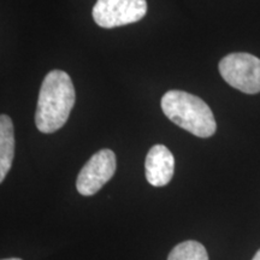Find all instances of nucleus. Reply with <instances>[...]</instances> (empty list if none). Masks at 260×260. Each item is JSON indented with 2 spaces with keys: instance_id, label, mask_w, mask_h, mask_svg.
<instances>
[{
  "instance_id": "0eeeda50",
  "label": "nucleus",
  "mask_w": 260,
  "mask_h": 260,
  "mask_svg": "<svg viewBox=\"0 0 260 260\" xmlns=\"http://www.w3.org/2000/svg\"><path fill=\"white\" fill-rule=\"evenodd\" d=\"M15 157V130L11 118L0 115V183L5 180Z\"/></svg>"
},
{
  "instance_id": "7ed1b4c3",
  "label": "nucleus",
  "mask_w": 260,
  "mask_h": 260,
  "mask_svg": "<svg viewBox=\"0 0 260 260\" xmlns=\"http://www.w3.org/2000/svg\"><path fill=\"white\" fill-rule=\"evenodd\" d=\"M224 81L246 94L260 92V59L249 53H230L219 61Z\"/></svg>"
},
{
  "instance_id": "39448f33",
  "label": "nucleus",
  "mask_w": 260,
  "mask_h": 260,
  "mask_svg": "<svg viewBox=\"0 0 260 260\" xmlns=\"http://www.w3.org/2000/svg\"><path fill=\"white\" fill-rule=\"evenodd\" d=\"M116 167V155L111 149L96 152L77 176L76 188L79 193L84 197L98 193L115 175Z\"/></svg>"
},
{
  "instance_id": "9d476101",
  "label": "nucleus",
  "mask_w": 260,
  "mask_h": 260,
  "mask_svg": "<svg viewBox=\"0 0 260 260\" xmlns=\"http://www.w3.org/2000/svg\"><path fill=\"white\" fill-rule=\"evenodd\" d=\"M2 260H22L19 258H10V259H2Z\"/></svg>"
},
{
  "instance_id": "423d86ee",
  "label": "nucleus",
  "mask_w": 260,
  "mask_h": 260,
  "mask_svg": "<svg viewBox=\"0 0 260 260\" xmlns=\"http://www.w3.org/2000/svg\"><path fill=\"white\" fill-rule=\"evenodd\" d=\"M146 178L154 187H164L175 171V158L167 146L155 145L148 151L145 161Z\"/></svg>"
},
{
  "instance_id": "f03ea898",
  "label": "nucleus",
  "mask_w": 260,
  "mask_h": 260,
  "mask_svg": "<svg viewBox=\"0 0 260 260\" xmlns=\"http://www.w3.org/2000/svg\"><path fill=\"white\" fill-rule=\"evenodd\" d=\"M165 116L180 128L198 138H210L216 133V119L203 99L183 90H169L161 98Z\"/></svg>"
},
{
  "instance_id": "1a4fd4ad",
  "label": "nucleus",
  "mask_w": 260,
  "mask_h": 260,
  "mask_svg": "<svg viewBox=\"0 0 260 260\" xmlns=\"http://www.w3.org/2000/svg\"><path fill=\"white\" fill-rule=\"evenodd\" d=\"M252 260H260V249H259L258 252L255 253V255L253 256V259H252Z\"/></svg>"
},
{
  "instance_id": "f257e3e1",
  "label": "nucleus",
  "mask_w": 260,
  "mask_h": 260,
  "mask_svg": "<svg viewBox=\"0 0 260 260\" xmlns=\"http://www.w3.org/2000/svg\"><path fill=\"white\" fill-rule=\"evenodd\" d=\"M75 105V88L71 77L61 70H52L42 81L39 93L35 124L39 132L51 134L60 129Z\"/></svg>"
},
{
  "instance_id": "6e6552de",
  "label": "nucleus",
  "mask_w": 260,
  "mask_h": 260,
  "mask_svg": "<svg viewBox=\"0 0 260 260\" xmlns=\"http://www.w3.org/2000/svg\"><path fill=\"white\" fill-rule=\"evenodd\" d=\"M168 260H209V254L200 242L189 240L175 247Z\"/></svg>"
},
{
  "instance_id": "20e7f679",
  "label": "nucleus",
  "mask_w": 260,
  "mask_h": 260,
  "mask_svg": "<svg viewBox=\"0 0 260 260\" xmlns=\"http://www.w3.org/2000/svg\"><path fill=\"white\" fill-rule=\"evenodd\" d=\"M146 14V0H96L92 11L95 23L106 29L135 23Z\"/></svg>"
}]
</instances>
